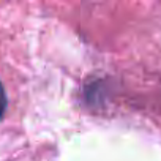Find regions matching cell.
I'll return each instance as SVG.
<instances>
[{"label":"cell","instance_id":"cell-1","mask_svg":"<svg viewBox=\"0 0 161 161\" xmlns=\"http://www.w3.org/2000/svg\"><path fill=\"white\" fill-rule=\"evenodd\" d=\"M7 104H8V100H7V92H5L3 84L0 82V119L3 117V114H5V111H7Z\"/></svg>","mask_w":161,"mask_h":161}]
</instances>
